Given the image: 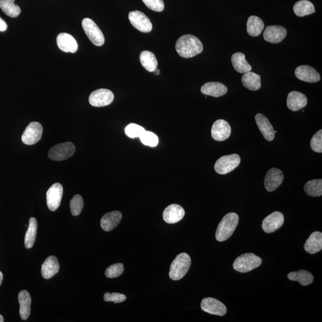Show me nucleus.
Segmentation results:
<instances>
[{
    "instance_id": "obj_39",
    "label": "nucleus",
    "mask_w": 322,
    "mask_h": 322,
    "mask_svg": "<svg viewBox=\"0 0 322 322\" xmlns=\"http://www.w3.org/2000/svg\"><path fill=\"white\" fill-rule=\"evenodd\" d=\"M123 271L124 268L122 263H117L107 268L105 271V275L108 278H116L121 276Z\"/></svg>"
},
{
    "instance_id": "obj_33",
    "label": "nucleus",
    "mask_w": 322,
    "mask_h": 322,
    "mask_svg": "<svg viewBox=\"0 0 322 322\" xmlns=\"http://www.w3.org/2000/svg\"><path fill=\"white\" fill-rule=\"evenodd\" d=\"M142 66L149 72H154L158 67V60L155 54L149 51H143L140 56Z\"/></svg>"
},
{
    "instance_id": "obj_45",
    "label": "nucleus",
    "mask_w": 322,
    "mask_h": 322,
    "mask_svg": "<svg viewBox=\"0 0 322 322\" xmlns=\"http://www.w3.org/2000/svg\"><path fill=\"white\" fill-rule=\"evenodd\" d=\"M154 73L155 75H159V74H160V71H159V70L157 69H157L155 70Z\"/></svg>"
},
{
    "instance_id": "obj_4",
    "label": "nucleus",
    "mask_w": 322,
    "mask_h": 322,
    "mask_svg": "<svg viewBox=\"0 0 322 322\" xmlns=\"http://www.w3.org/2000/svg\"><path fill=\"white\" fill-rule=\"evenodd\" d=\"M262 260L252 253H246L236 258L233 264V268L240 273H247L261 266Z\"/></svg>"
},
{
    "instance_id": "obj_38",
    "label": "nucleus",
    "mask_w": 322,
    "mask_h": 322,
    "mask_svg": "<svg viewBox=\"0 0 322 322\" xmlns=\"http://www.w3.org/2000/svg\"><path fill=\"white\" fill-rule=\"evenodd\" d=\"M141 141L143 145L155 147L158 144L159 139L158 136L151 132H146L140 137Z\"/></svg>"
},
{
    "instance_id": "obj_32",
    "label": "nucleus",
    "mask_w": 322,
    "mask_h": 322,
    "mask_svg": "<svg viewBox=\"0 0 322 322\" xmlns=\"http://www.w3.org/2000/svg\"><path fill=\"white\" fill-rule=\"evenodd\" d=\"M37 221L34 217L29 220V226L25 237V246L27 249L33 247L37 236Z\"/></svg>"
},
{
    "instance_id": "obj_47",
    "label": "nucleus",
    "mask_w": 322,
    "mask_h": 322,
    "mask_svg": "<svg viewBox=\"0 0 322 322\" xmlns=\"http://www.w3.org/2000/svg\"><path fill=\"white\" fill-rule=\"evenodd\" d=\"M12 1H13V2H15V0H12Z\"/></svg>"
},
{
    "instance_id": "obj_15",
    "label": "nucleus",
    "mask_w": 322,
    "mask_h": 322,
    "mask_svg": "<svg viewBox=\"0 0 322 322\" xmlns=\"http://www.w3.org/2000/svg\"><path fill=\"white\" fill-rule=\"evenodd\" d=\"M231 135L229 123L224 119H218L213 123L211 136L215 141L223 142L229 139Z\"/></svg>"
},
{
    "instance_id": "obj_10",
    "label": "nucleus",
    "mask_w": 322,
    "mask_h": 322,
    "mask_svg": "<svg viewBox=\"0 0 322 322\" xmlns=\"http://www.w3.org/2000/svg\"><path fill=\"white\" fill-rule=\"evenodd\" d=\"M128 19L133 27L139 31L147 33L152 30L150 19L141 12L136 11L130 12Z\"/></svg>"
},
{
    "instance_id": "obj_44",
    "label": "nucleus",
    "mask_w": 322,
    "mask_h": 322,
    "mask_svg": "<svg viewBox=\"0 0 322 322\" xmlns=\"http://www.w3.org/2000/svg\"><path fill=\"white\" fill-rule=\"evenodd\" d=\"M3 280V275L1 271H0V286L2 285Z\"/></svg>"
},
{
    "instance_id": "obj_27",
    "label": "nucleus",
    "mask_w": 322,
    "mask_h": 322,
    "mask_svg": "<svg viewBox=\"0 0 322 322\" xmlns=\"http://www.w3.org/2000/svg\"><path fill=\"white\" fill-rule=\"evenodd\" d=\"M234 69L237 73L245 74L252 70V67L245 59V55L242 53H236L231 58Z\"/></svg>"
},
{
    "instance_id": "obj_28",
    "label": "nucleus",
    "mask_w": 322,
    "mask_h": 322,
    "mask_svg": "<svg viewBox=\"0 0 322 322\" xmlns=\"http://www.w3.org/2000/svg\"><path fill=\"white\" fill-rule=\"evenodd\" d=\"M242 82L244 87L251 91L259 90L262 87L261 77L250 71L243 74Z\"/></svg>"
},
{
    "instance_id": "obj_41",
    "label": "nucleus",
    "mask_w": 322,
    "mask_h": 322,
    "mask_svg": "<svg viewBox=\"0 0 322 322\" xmlns=\"http://www.w3.org/2000/svg\"><path fill=\"white\" fill-rule=\"evenodd\" d=\"M145 5L153 11L160 12L164 11L163 0H142Z\"/></svg>"
},
{
    "instance_id": "obj_36",
    "label": "nucleus",
    "mask_w": 322,
    "mask_h": 322,
    "mask_svg": "<svg viewBox=\"0 0 322 322\" xmlns=\"http://www.w3.org/2000/svg\"><path fill=\"white\" fill-rule=\"evenodd\" d=\"M84 208V201L80 195H76L71 200L70 209L72 214L74 216H79Z\"/></svg>"
},
{
    "instance_id": "obj_40",
    "label": "nucleus",
    "mask_w": 322,
    "mask_h": 322,
    "mask_svg": "<svg viewBox=\"0 0 322 322\" xmlns=\"http://www.w3.org/2000/svg\"><path fill=\"white\" fill-rule=\"evenodd\" d=\"M310 147L315 152H322V130H320L312 138Z\"/></svg>"
},
{
    "instance_id": "obj_25",
    "label": "nucleus",
    "mask_w": 322,
    "mask_h": 322,
    "mask_svg": "<svg viewBox=\"0 0 322 322\" xmlns=\"http://www.w3.org/2000/svg\"><path fill=\"white\" fill-rule=\"evenodd\" d=\"M18 300L20 304L21 317L22 320H27L31 314V297L29 292L25 290L21 291L18 295Z\"/></svg>"
},
{
    "instance_id": "obj_19",
    "label": "nucleus",
    "mask_w": 322,
    "mask_h": 322,
    "mask_svg": "<svg viewBox=\"0 0 322 322\" xmlns=\"http://www.w3.org/2000/svg\"><path fill=\"white\" fill-rule=\"evenodd\" d=\"M57 44L61 51L66 53H76L79 48L76 39L67 33H61L58 35Z\"/></svg>"
},
{
    "instance_id": "obj_34",
    "label": "nucleus",
    "mask_w": 322,
    "mask_h": 322,
    "mask_svg": "<svg viewBox=\"0 0 322 322\" xmlns=\"http://www.w3.org/2000/svg\"><path fill=\"white\" fill-rule=\"evenodd\" d=\"M0 8L6 15L16 18L21 14V9L12 0H0Z\"/></svg>"
},
{
    "instance_id": "obj_9",
    "label": "nucleus",
    "mask_w": 322,
    "mask_h": 322,
    "mask_svg": "<svg viewBox=\"0 0 322 322\" xmlns=\"http://www.w3.org/2000/svg\"><path fill=\"white\" fill-rule=\"evenodd\" d=\"M113 99L114 95L111 91L101 89L91 93L89 102L91 105L94 107H103L110 105Z\"/></svg>"
},
{
    "instance_id": "obj_12",
    "label": "nucleus",
    "mask_w": 322,
    "mask_h": 322,
    "mask_svg": "<svg viewBox=\"0 0 322 322\" xmlns=\"http://www.w3.org/2000/svg\"><path fill=\"white\" fill-rule=\"evenodd\" d=\"M202 310L207 313L223 316L227 313V308L222 302L214 298L207 297L201 302Z\"/></svg>"
},
{
    "instance_id": "obj_23",
    "label": "nucleus",
    "mask_w": 322,
    "mask_h": 322,
    "mask_svg": "<svg viewBox=\"0 0 322 322\" xmlns=\"http://www.w3.org/2000/svg\"><path fill=\"white\" fill-rule=\"evenodd\" d=\"M59 269V264L56 256H50L42 265L41 275L45 279H50L57 274Z\"/></svg>"
},
{
    "instance_id": "obj_7",
    "label": "nucleus",
    "mask_w": 322,
    "mask_h": 322,
    "mask_svg": "<svg viewBox=\"0 0 322 322\" xmlns=\"http://www.w3.org/2000/svg\"><path fill=\"white\" fill-rule=\"evenodd\" d=\"M83 28L87 37L96 46H102L105 43V37L100 28L92 19H84Z\"/></svg>"
},
{
    "instance_id": "obj_3",
    "label": "nucleus",
    "mask_w": 322,
    "mask_h": 322,
    "mask_svg": "<svg viewBox=\"0 0 322 322\" xmlns=\"http://www.w3.org/2000/svg\"><path fill=\"white\" fill-rule=\"evenodd\" d=\"M191 266V258L186 253H181L175 258L170 266V278L178 281L187 274Z\"/></svg>"
},
{
    "instance_id": "obj_22",
    "label": "nucleus",
    "mask_w": 322,
    "mask_h": 322,
    "mask_svg": "<svg viewBox=\"0 0 322 322\" xmlns=\"http://www.w3.org/2000/svg\"><path fill=\"white\" fill-rule=\"evenodd\" d=\"M307 104V97L298 92L289 93L287 98V106L292 111H298L303 109Z\"/></svg>"
},
{
    "instance_id": "obj_18",
    "label": "nucleus",
    "mask_w": 322,
    "mask_h": 322,
    "mask_svg": "<svg viewBox=\"0 0 322 322\" xmlns=\"http://www.w3.org/2000/svg\"><path fill=\"white\" fill-rule=\"evenodd\" d=\"M185 211L177 204H171L165 208L163 212V219L168 224L177 223L183 219Z\"/></svg>"
},
{
    "instance_id": "obj_6",
    "label": "nucleus",
    "mask_w": 322,
    "mask_h": 322,
    "mask_svg": "<svg viewBox=\"0 0 322 322\" xmlns=\"http://www.w3.org/2000/svg\"><path fill=\"white\" fill-rule=\"evenodd\" d=\"M240 163V158L239 155L232 154L223 156L218 159L215 164V171L219 174H227L235 170L238 167Z\"/></svg>"
},
{
    "instance_id": "obj_14",
    "label": "nucleus",
    "mask_w": 322,
    "mask_h": 322,
    "mask_svg": "<svg viewBox=\"0 0 322 322\" xmlns=\"http://www.w3.org/2000/svg\"><path fill=\"white\" fill-rule=\"evenodd\" d=\"M284 178V174L281 170L276 168H271L267 172L265 178L266 189L269 192L276 190L281 186Z\"/></svg>"
},
{
    "instance_id": "obj_21",
    "label": "nucleus",
    "mask_w": 322,
    "mask_h": 322,
    "mask_svg": "<svg viewBox=\"0 0 322 322\" xmlns=\"http://www.w3.org/2000/svg\"><path fill=\"white\" fill-rule=\"evenodd\" d=\"M122 215L118 211H112L104 215L100 221L102 228L106 232H110L116 228L121 222Z\"/></svg>"
},
{
    "instance_id": "obj_42",
    "label": "nucleus",
    "mask_w": 322,
    "mask_h": 322,
    "mask_svg": "<svg viewBox=\"0 0 322 322\" xmlns=\"http://www.w3.org/2000/svg\"><path fill=\"white\" fill-rule=\"evenodd\" d=\"M103 298L104 300L106 302H113L116 304L125 301L126 299V297L125 295L116 293V292H114V293L112 294H110L109 292H106V293L104 295Z\"/></svg>"
},
{
    "instance_id": "obj_30",
    "label": "nucleus",
    "mask_w": 322,
    "mask_h": 322,
    "mask_svg": "<svg viewBox=\"0 0 322 322\" xmlns=\"http://www.w3.org/2000/svg\"><path fill=\"white\" fill-rule=\"evenodd\" d=\"M293 9L295 14L298 17H304L315 12L313 3L308 0H301L296 3Z\"/></svg>"
},
{
    "instance_id": "obj_11",
    "label": "nucleus",
    "mask_w": 322,
    "mask_h": 322,
    "mask_svg": "<svg viewBox=\"0 0 322 322\" xmlns=\"http://www.w3.org/2000/svg\"><path fill=\"white\" fill-rule=\"evenodd\" d=\"M63 188L60 183H55L47 191V204L48 209L55 211L59 207L63 197Z\"/></svg>"
},
{
    "instance_id": "obj_31",
    "label": "nucleus",
    "mask_w": 322,
    "mask_h": 322,
    "mask_svg": "<svg viewBox=\"0 0 322 322\" xmlns=\"http://www.w3.org/2000/svg\"><path fill=\"white\" fill-rule=\"evenodd\" d=\"M288 278L290 281L298 282L302 286L310 285L314 280L313 276L310 272L303 270L289 273Z\"/></svg>"
},
{
    "instance_id": "obj_1",
    "label": "nucleus",
    "mask_w": 322,
    "mask_h": 322,
    "mask_svg": "<svg viewBox=\"0 0 322 322\" xmlns=\"http://www.w3.org/2000/svg\"><path fill=\"white\" fill-rule=\"evenodd\" d=\"M175 48L179 55L184 58H191L203 52V44L192 35H184L178 39Z\"/></svg>"
},
{
    "instance_id": "obj_8",
    "label": "nucleus",
    "mask_w": 322,
    "mask_h": 322,
    "mask_svg": "<svg viewBox=\"0 0 322 322\" xmlns=\"http://www.w3.org/2000/svg\"><path fill=\"white\" fill-rule=\"evenodd\" d=\"M43 126L38 122H32L26 128L22 136V141L25 145H33L40 141L43 134Z\"/></svg>"
},
{
    "instance_id": "obj_43",
    "label": "nucleus",
    "mask_w": 322,
    "mask_h": 322,
    "mask_svg": "<svg viewBox=\"0 0 322 322\" xmlns=\"http://www.w3.org/2000/svg\"><path fill=\"white\" fill-rule=\"evenodd\" d=\"M8 29V25L6 22L0 18V31L4 32Z\"/></svg>"
},
{
    "instance_id": "obj_16",
    "label": "nucleus",
    "mask_w": 322,
    "mask_h": 322,
    "mask_svg": "<svg viewBox=\"0 0 322 322\" xmlns=\"http://www.w3.org/2000/svg\"><path fill=\"white\" fill-rule=\"evenodd\" d=\"M295 75L298 79L307 83H317L320 80L318 72L308 65H301L296 68Z\"/></svg>"
},
{
    "instance_id": "obj_37",
    "label": "nucleus",
    "mask_w": 322,
    "mask_h": 322,
    "mask_svg": "<svg viewBox=\"0 0 322 322\" xmlns=\"http://www.w3.org/2000/svg\"><path fill=\"white\" fill-rule=\"evenodd\" d=\"M145 131L146 130L142 126L133 123L126 126L125 129L126 135L132 139L140 138Z\"/></svg>"
},
{
    "instance_id": "obj_46",
    "label": "nucleus",
    "mask_w": 322,
    "mask_h": 322,
    "mask_svg": "<svg viewBox=\"0 0 322 322\" xmlns=\"http://www.w3.org/2000/svg\"><path fill=\"white\" fill-rule=\"evenodd\" d=\"M4 321V317H3L2 315L0 314V322H3Z\"/></svg>"
},
{
    "instance_id": "obj_35",
    "label": "nucleus",
    "mask_w": 322,
    "mask_h": 322,
    "mask_svg": "<svg viewBox=\"0 0 322 322\" xmlns=\"http://www.w3.org/2000/svg\"><path fill=\"white\" fill-rule=\"evenodd\" d=\"M304 191L309 196L313 197H321L322 195L321 179H315V180L308 181L305 184Z\"/></svg>"
},
{
    "instance_id": "obj_20",
    "label": "nucleus",
    "mask_w": 322,
    "mask_h": 322,
    "mask_svg": "<svg viewBox=\"0 0 322 322\" xmlns=\"http://www.w3.org/2000/svg\"><path fill=\"white\" fill-rule=\"evenodd\" d=\"M255 119L256 124L264 138L269 142L273 141L275 139V133L269 120L262 113L256 114Z\"/></svg>"
},
{
    "instance_id": "obj_2",
    "label": "nucleus",
    "mask_w": 322,
    "mask_h": 322,
    "mask_svg": "<svg viewBox=\"0 0 322 322\" xmlns=\"http://www.w3.org/2000/svg\"><path fill=\"white\" fill-rule=\"evenodd\" d=\"M239 220L238 215L235 213L226 214L217 227L216 238L218 241L224 242L229 239L238 225Z\"/></svg>"
},
{
    "instance_id": "obj_26",
    "label": "nucleus",
    "mask_w": 322,
    "mask_h": 322,
    "mask_svg": "<svg viewBox=\"0 0 322 322\" xmlns=\"http://www.w3.org/2000/svg\"><path fill=\"white\" fill-rule=\"evenodd\" d=\"M304 248L310 254L320 252L322 249V233L320 232L311 233L305 242Z\"/></svg>"
},
{
    "instance_id": "obj_24",
    "label": "nucleus",
    "mask_w": 322,
    "mask_h": 322,
    "mask_svg": "<svg viewBox=\"0 0 322 322\" xmlns=\"http://www.w3.org/2000/svg\"><path fill=\"white\" fill-rule=\"evenodd\" d=\"M201 91L205 95L219 97L225 95L227 92V87L222 83L210 82L202 86Z\"/></svg>"
},
{
    "instance_id": "obj_29",
    "label": "nucleus",
    "mask_w": 322,
    "mask_h": 322,
    "mask_svg": "<svg viewBox=\"0 0 322 322\" xmlns=\"http://www.w3.org/2000/svg\"><path fill=\"white\" fill-rule=\"evenodd\" d=\"M247 32L251 37H258L264 29V22L255 16H251L247 22Z\"/></svg>"
},
{
    "instance_id": "obj_5",
    "label": "nucleus",
    "mask_w": 322,
    "mask_h": 322,
    "mask_svg": "<svg viewBox=\"0 0 322 322\" xmlns=\"http://www.w3.org/2000/svg\"><path fill=\"white\" fill-rule=\"evenodd\" d=\"M76 147L71 142L60 143L52 147L48 151V158L51 160L61 161L66 160L74 154Z\"/></svg>"
},
{
    "instance_id": "obj_17",
    "label": "nucleus",
    "mask_w": 322,
    "mask_h": 322,
    "mask_svg": "<svg viewBox=\"0 0 322 322\" xmlns=\"http://www.w3.org/2000/svg\"><path fill=\"white\" fill-rule=\"evenodd\" d=\"M287 35L286 29L282 26H269L263 34L265 41L272 44H278L284 40Z\"/></svg>"
},
{
    "instance_id": "obj_13",
    "label": "nucleus",
    "mask_w": 322,
    "mask_h": 322,
    "mask_svg": "<svg viewBox=\"0 0 322 322\" xmlns=\"http://www.w3.org/2000/svg\"><path fill=\"white\" fill-rule=\"evenodd\" d=\"M284 223V214L279 211H275L263 220L262 228L266 233H272L281 228Z\"/></svg>"
}]
</instances>
